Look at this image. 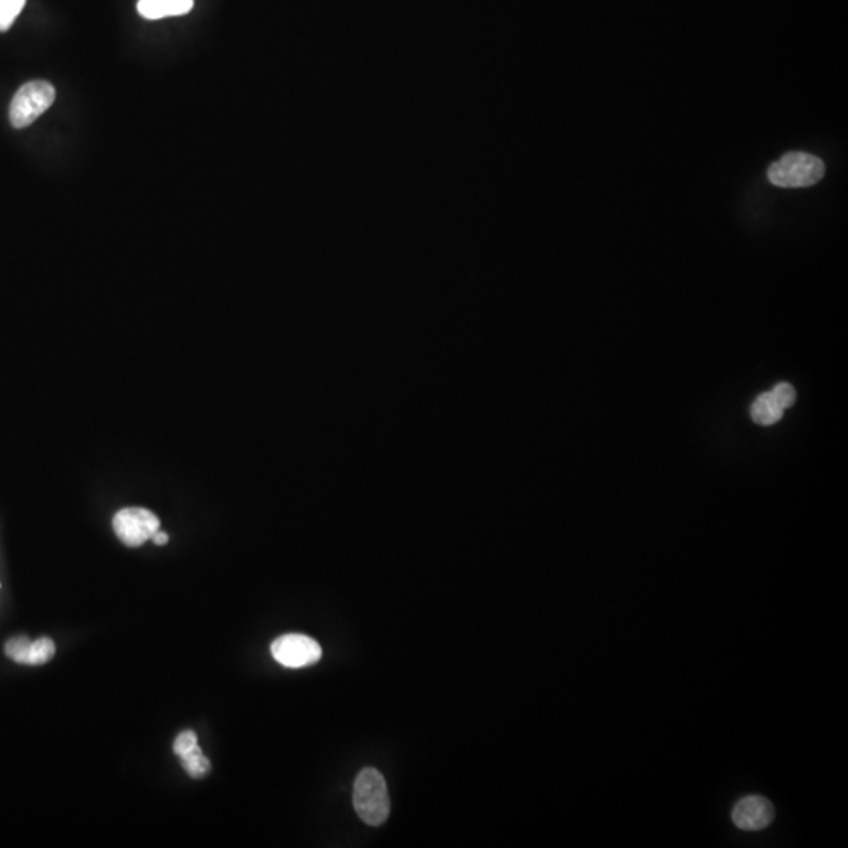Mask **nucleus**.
Segmentation results:
<instances>
[{"label": "nucleus", "mask_w": 848, "mask_h": 848, "mask_svg": "<svg viewBox=\"0 0 848 848\" xmlns=\"http://www.w3.org/2000/svg\"><path fill=\"white\" fill-rule=\"evenodd\" d=\"M354 808L360 819L370 827H381L390 816V797L387 783L376 768H365L354 784Z\"/></svg>", "instance_id": "nucleus-1"}, {"label": "nucleus", "mask_w": 848, "mask_h": 848, "mask_svg": "<svg viewBox=\"0 0 848 848\" xmlns=\"http://www.w3.org/2000/svg\"><path fill=\"white\" fill-rule=\"evenodd\" d=\"M767 176L773 186L784 189L814 186L825 176V164L812 154L792 151L773 162Z\"/></svg>", "instance_id": "nucleus-2"}, {"label": "nucleus", "mask_w": 848, "mask_h": 848, "mask_svg": "<svg viewBox=\"0 0 848 848\" xmlns=\"http://www.w3.org/2000/svg\"><path fill=\"white\" fill-rule=\"evenodd\" d=\"M55 101V88L46 81L27 82L10 104V121L15 128H27Z\"/></svg>", "instance_id": "nucleus-3"}, {"label": "nucleus", "mask_w": 848, "mask_h": 848, "mask_svg": "<svg viewBox=\"0 0 848 848\" xmlns=\"http://www.w3.org/2000/svg\"><path fill=\"white\" fill-rule=\"evenodd\" d=\"M117 538L128 547H140L150 541L161 527V520L145 508L121 509L114 517Z\"/></svg>", "instance_id": "nucleus-4"}, {"label": "nucleus", "mask_w": 848, "mask_h": 848, "mask_svg": "<svg viewBox=\"0 0 848 848\" xmlns=\"http://www.w3.org/2000/svg\"><path fill=\"white\" fill-rule=\"evenodd\" d=\"M272 657L285 668H305L321 660L322 649L310 636L289 633L272 643Z\"/></svg>", "instance_id": "nucleus-5"}, {"label": "nucleus", "mask_w": 848, "mask_h": 848, "mask_svg": "<svg viewBox=\"0 0 848 848\" xmlns=\"http://www.w3.org/2000/svg\"><path fill=\"white\" fill-rule=\"evenodd\" d=\"M775 819L772 801L761 795H748L732 809V822L743 831H761Z\"/></svg>", "instance_id": "nucleus-6"}, {"label": "nucleus", "mask_w": 848, "mask_h": 848, "mask_svg": "<svg viewBox=\"0 0 848 848\" xmlns=\"http://www.w3.org/2000/svg\"><path fill=\"white\" fill-rule=\"evenodd\" d=\"M5 655L21 665H44L54 657L55 644L49 638L30 641L26 636H15L5 643Z\"/></svg>", "instance_id": "nucleus-7"}, {"label": "nucleus", "mask_w": 848, "mask_h": 848, "mask_svg": "<svg viewBox=\"0 0 848 848\" xmlns=\"http://www.w3.org/2000/svg\"><path fill=\"white\" fill-rule=\"evenodd\" d=\"M194 8V0H139L137 11L145 19H162L187 15Z\"/></svg>", "instance_id": "nucleus-8"}, {"label": "nucleus", "mask_w": 848, "mask_h": 848, "mask_svg": "<svg viewBox=\"0 0 848 848\" xmlns=\"http://www.w3.org/2000/svg\"><path fill=\"white\" fill-rule=\"evenodd\" d=\"M784 409L776 403L772 393H764L751 406V418L761 426H772L783 418Z\"/></svg>", "instance_id": "nucleus-9"}, {"label": "nucleus", "mask_w": 848, "mask_h": 848, "mask_svg": "<svg viewBox=\"0 0 848 848\" xmlns=\"http://www.w3.org/2000/svg\"><path fill=\"white\" fill-rule=\"evenodd\" d=\"M173 751L183 762L191 761L194 757L203 754L202 748L198 746V737L194 731L181 732L173 743Z\"/></svg>", "instance_id": "nucleus-10"}, {"label": "nucleus", "mask_w": 848, "mask_h": 848, "mask_svg": "<svg viewBox=\"0 0 848 848\" xmlns=\"http://www.w3.org/2000/svg\"><path fill=\"white\" fill-rule=\"evenodd\" d=\"M26 0H0V32H7L18 18Z\"/></svg>", "instance_id": "nucleus-11"}, {"label": "nucleus", "mask_w": 848, "mask_h": 848, "mask_svg": "<svg viewBox=\"0 0 848 848\" xmlns=\"http://www.w3.org/2000/svg\"><path fill=\"white\" fill-rule=\"evenodd\" d=\"M183 767L187 775L195 779L203 778L211 772V762L206 759L205 754L194 757L191 761L183 762Z\"/></svg>", "instance_id": "nucleus-12"}, {"label": "nucleus", "mask_w": 848, "mask_h": 848, "mask_svg": "<svg viewBox=\"0 0 848 848\" xmlns=\"http://www.w3.org/2000/svg\"><path fill=\"white\" fill-rule=\"evenodd\" d=\"M770 393H772L773 398L776 399V403L783 407V409L794 406L795 399H797L795 388L790 384H778Z\"/></svg>", "instance_id": "nucleus-13"}, {"label": "nucleus", "mask_w": 848, "mask_h": 848, "mask_svg": "<svg viewBox=\"0 0 848 848\" xmlns=\"http://www.w3.org/2000/svg\"><path fill=\"white\" fill-rule=\"evenodd\" d=\"M151 539H153V542L156 545H165L169 542V536H167L164 531H158V533L154 534Z\"/></svg>", "instance_id": "nucleus-14"}]
</instances>
